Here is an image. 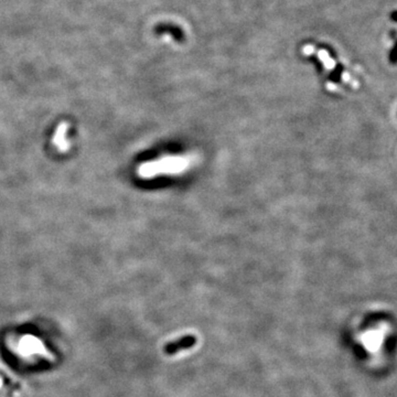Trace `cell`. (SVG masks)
<instances>
[{"mask_svg":"<svg viewBox=\"0 0 397 397\" xmlns=\"http://www.w3.org/2000/svg\"><path fill=\"white\" fill-rule=\"evenodd\" d=\"M391 17H392V19L395 21V22H397V11H393Z\"/></svg>","mask_w":397,"mask_h":397,"instance_id":"obj_2","label":"cell"},{"mask_svg":"<svg viewBox=\"0 0 397 397\" xmlns=\"http://www.w3.org/2000/svg\"><path fill=\"white\" fill-rule=\"evenodd\" d=\"M383 335L384 332L381 329L379 330H372L364 335L363 341H364L366 348H369L370 350H377L382 345Z\"/></svg>","mask_w":397,"mask_h":397,"instance_id":"obj_1","label":"cell"}]
</instances>
